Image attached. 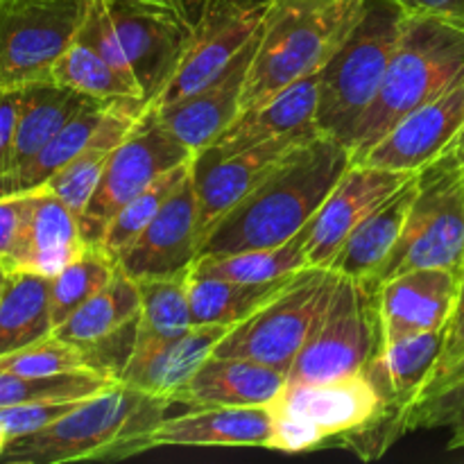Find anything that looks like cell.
Masks as SVG:
<instances>
[{"instance_id": "obj_1", "label": "cell", "mask_w": 464, "mask_h": 464, "mask_svg": "<svg viewBox=\"0 0 464 464\" xmlns=\"http://www.w3.org/2000/svg\"><path fill=\"white\" fill-rule=\"evenodd\" d=\"M349 166V145L313 131L213 227L199 256H229L290 240L320 211Z\"/></svg>"}, {"instance_id": "obj_2", "label": "cell", "mask_w": 464, "mask_h": 464, "mask_svg": "<svg viewBox=\"0 0 464 464\" xmlns=\"http://www.w3.org/2000/svg\"><path fill=\"white\" fill-rule=\"evenodd\" d=\"M168 399L116 383L84 399L68 415L36 433L12 440L0 456L7 464L116 462L150 451L152 430L166 420Z\"/></svg>"}, {"instance_id": "obj_3", "label": "cell", "mask_w": 464, "mask_h": 464, "mask_svg": "<svg viewBox=\"0 0 464 464\" xmlns=\"http://www.w3.org/2000/svg\"><path fill=\"white\" fill-rule=\"evenodd\" d=\"M362 7L365 0L272 3L249 63L240 113L320 72L353 30Z\"/></svg>"}, {"instance_id": "obj_4", "label": "cell", "mask_w": 464, "mask_h": 464, "mask_svg": "<svg viewBox=\"0 0 464 464\" xmlns=\"http://www.w3.org/2000/svg\"><path fill=\"white\" fill-rule=\"evenodd\" d=\"M462 77L464 27L442 18L408 14L379 95L349 139L352 163L408 113L438 98Z\"/></svg>"}, {"instance_id": "obj_5", "label": "cell", "mask_w": 464, "mask_h": 464, "mask_svg": "<svg viewBox=\"0 0 464 464\" xmlns=\"http://www.w3.org/2000/svg\"><path fill=\"white\" fill-rule=\"evenodd\" d=\"M408 14L394 0H365L361 18L320 71L315 127L349 145L379 95Z\"/></svg>"}, {"instance_id": "obj_6", "label": "cell", "mask_w": 464, "mask_h": 464, "mask_svg": "<svg viewBox=\"0 0 464 464\" xmlns=\"http://www.w3.org/2000/svg\"><path fill=\"white\" fill-rule=\"evenodd\" d=\"M267 408L272 433L266 449L281 453L313 451L331 440L347 447L388 417V403L365 372L320 383H285Z\"/></svg>"}, {"instance_id": "obj_7", "label": "cell", "mask_w": 464, "mask_h": 464, "mask_svg": "<svg viewBox=\"0 0 464 464\" xmlns=\"http://www.w3.org/2000/svg\"><path fill=\"white\" fill-rule=\"evenodd\" d=\"M383 347L379 284L338 276L334 293L288 372V383L361 374Z\"/></svg>"}, {"instance_id": "obj_8", "label": "cell", "mask_w": 464, "mask_h": 464, "mask_svg": "<svg viewBox=\"0 0 464 464\" xmlns=\"http://www.w3.org/2000/svg\"><path fill=\"white\" fill-rule=\"evenodd\" d=\"M338 272L306 267L290 279L266 306L231 326L216 347L218 356L266 362L288 376L338 284Z\"/></svg>"}, {"instance_id": "obj_9", "label": "cell", "mask_w": 464, "mask_h": 464, "mask_svg": "<svg viewBox=\"0 0 464 464\" xmlns=\"http://www.w3.org/2000/svg\"><path fill=\"white\" fill-rule=\"evenodd\" d=\"M89 7L91 0H0V89L53 82Z\"/></svg>"}, {"instance_id": "obj_10", "label": "cell", "mask_w": 464, "mask_h": 464, "mask_svg": "<svg viewBox=\"0 0 464 464\" xmlns=\"http://www.w3.org/2000/svg\"><path fill=\"white\" fill-rule=\"evenodd\" d=\"M193 157L195 154L163 125L157 109L148 104L130 134L113 148L98 190L80 216L84 243L100 245L109 222L131 198L163 172L193 161Z\"/></svg>"}, {"instance_id": "obj_11", "label": "cell", "mask_w": 464, "mask_h": 464, "mask_svg": "<svg viewBox=\"0 0 464 464\" xmlns=\"http://www.w3.org/2000/svg\"><path fill=\"white\" fill-rule=\"evenodd\" d=\"M420 190L392 256L379 275V284L417 270L442 267L464 270V170L417 172Z\"/></svg>"}, {"instance_id": "obj_12", "label": "cell", "mask_w": 464, "mask_h": 464, "mask_svg": "<svg viewBox=\"0 0 464 464\" xmlns=\"http://www.w3.org/2000/svg\"><path fill=\"white\" fill-rule=\"evenodd\" d=\"M272 0H199L188 48L152 104H170L216 80L258 34Z\"/></svg>"}, {"instance_id": "obj_13", "label": "cell", "mask_w": 464, "mask_h": 464, "mask_svg": "<svg viewBox=\"0 0 464 464\" xmlns=\"http://www.w3.org/2000/svg\"><path fill=\"white\" fill-rule=\"evenodd\" d=\"M113 32L148 104H152L188 48L193 18L168 7L104 0Z\"/></svg>"}, {"instance_id": "obj_14", "label": "cell", "mask_w": 464, "mask_h": 464, "mask_svg": "<svg viewBox=\"0 0 464 464\" xmlns=\"http://www.w3.org/2000/svg\"><path fill=\"white\" fill-rule=\"evenodd\" d=\"M145 109H148V102L140 98L111 100V102L89 100L86 107L30 161L7 175H0V198H12V195L41 188L50 177L57 175L68 161L80 157L91 145L121 143Z\"/></svg>"}, {"instance_id": "obj_15", "label": "cell", "mask_w": 464, "mask_h": 464, "mask_svg": "<svg viewBox=\"0 0 464 464\" xmlns=\"http://www.w3.org/2000/svg\"><path fill=\"white\" fill-rule=\"evenodd\" d=\"M412 175L417 172L352 163L308 225V266L331 270L349 234L385 199L392 198Z\"/></svg>"}, {"instance_id": "obj_16", "label": "cell", "mask_w": 464, "mask_h": 464, "mask_svg": "<svg viewBox=\"0 0 464 464\" xmlns=\"http://www.w3.org/2000/svg\"><path fill=\"white\" fill-rule=\"evenodd\" d=\"M199 247L198 193L190 172L154 220L118 254L116 263L134 281L159 279L190 270Z\"/></svg>"}, {"instance_id": "obj_17", "label": "cell", "mask_w": 464, "mask_h": 464, "mask_svg": "<svg viewBox=\"0 0 464 464\" xmlns=\"http://www.w3.org/2000/svg\"><path fill=\"white\" fill-rule=\"evenodd\" d=\"M317 131V127L295 131L281 139L266 140L254 148L243 150L229 157H211V154H195L193 159V184L198 193L199 211V240L204 243L213 227L231 211L238 202H243L267 175L272 168L297 148L302 140Z\"/></svg>"}, {"instance_id": "obj_18", "label": "cell", "mask_w": 464, "mask_h": 464, "mask_svg": "<svg viewBox=\"0 0 464 464\" xmlns=\"http://www.w3.org/2000/svg\"><path fill=\"white\" fill-rule=\"evenodd\" d=\"M462 127L464 77L438 98L408 113L353 163L399 172H420L440 157V152L460 134Z\"/></svg>"}, {"instance_id": "obj_19", "label": "cell", "mask_w": 464, "mask_h": 464, "mask_svg": "<svg viewBox=\"0 0 464 464\" xmlns=\"http://www.w3.org/2000/svg\"><path fill=\"white\" fill-rule=\"evenodd\" d=\"M460 290V275L442 267H417L379 284L381 338H399L449 326Z\"/></svg>"}, {"instance_id": "obj_20", "label": "cell", "mask_w": 464, "mask_h": 464, "mask_svg": "<svg viewBox=\"0 0 464 464\" xmlns=\"http://www.w3.org/2000/svg\"><path fill=\"white\" fill-rule=\"evenodd\" d=\"M261 30L236 54L234 62L216 80L208 82L207 86L177 100V102L150 104V107L157 109L163 125L193 154L207 150L238 118L249 63H252L254 53H256Z\"/></svg>"}, {"instance_id": "obj_21", "label": "cell", "mask_w": 464, "mask_h": 464, "mask_svg": "<svg viewBox=\"0 0 464 464\" xmlns=\"http://www.w3.org/2000/svg\"><path fill=\"white\" fill-rule=\"evenodd\" d=\"M444 343H447V329L406 335V338L385 343L381 347V352L370 362L365 374L374 381L379 392L383 394L385 403H388V417L376 429L353 438L347 444V449L361 451V447L372 435L383 430L397 417H401L408 408L415 406L417 399L421 397L426 385L430 383V379L438 372L444 353Z\"/></svg>"}, {"instance_id": "obj_22", "label": "cell", "mask_w": 464, "mask_h": 464, "mask_svg": "<svg viewBox=\"0 0 464 464\" xmlns=\"http://www.w3.org/2000/svg\"><path fill=\"white\" fill-rule=\"evenodd\" d=\"M227 331L220 324H193L175 338L136 340L121 383L172 403L175 394L216 353Z\"/></svg>"}, {"instance_id": "obj_23", "label": "cell", "mask_w": 464, "mask_h": 464, "mask_svg": "<svg viewBox=\"0 0 464 464\" xmlns=\"http://www.w3.org/2000/svg\"><path fill=\"white\" fill-rule=\"evenodd\" d=\"M25 195V222L12 266L5 272H34L53 279L86 249L80 218L59 198L39 188Z\"/></svg>"}, {"instance_id": "obj_24", "label": "cell", "mask_w": 464, "mask_h": 464, "mask_svg": "<svg viewBox=\"0 0 464 464\" xmlns=\"http://www.w3.org/2000/svg\"><path fill=\"white\" fill-rule=\"evenodd\" d=\"M272 433L267 406H207L179 417H166L148 440L161 447H261Z\"/></svg>"}, {"instance_id": "obj_25", "label": "cell", "mask_w": 464, "mask_h": 464, "mask_svg": "<svg viewBox=\"0 0 464 464\" xmlns=\"http://www.w3.org/2000/svg\"><path fill=\"white\" fill-rule=\"evenodd\" d=\"M285 383V372L266 362L213 353L175 394L172 403L190 408L267 406L279 397Z\"/></svg>"}, {"instance_id": "obj_26", "label": "cell", "mask_w": 464, "mask_h": 464, "mask_svg": "<svg viewBox=\"0 0 464 464\" xmlns=\"http://www.w3.org/2000/svg\"><path fill=\"white\" fill-rule=\"evenodd\" d=\"M320 72L295 82L266 102L240 113L207 150L211 157H229L266 140L281 139L315 125Z\"/></svg>"}, {"instance_id": "obj_27", "label": "cell", "mask_w": 464, "mask_h": 464, "mask_svg": "<svg viewBox=\"0 0 464 464\" xmlns=\"http://www.w3.org/2000/svg\"><path fill=\"white\" fill-rule=\"evenodd\" d=\"M417 190H420V179L412 175L392 198L385 199L349 234L331 270L361 281L379 279L381 270L401 238Z\"/></svg>"}, {"instance_id": "obj_28", "label": "cell", "mask_w": 464, "mask_h": 464, "mask_svg": "<svg viewBox=\"0 0 464 464\" xmlns=\"http://www.w3.org/2000/svg\"><path fill=\"white\" fill-rule=\"evenodd\" d=\"M53 334L50 279L34 272H5L0 285V356Z\"/></svg>"}, {"instance_id": "obj_29", "label": "cell", "mask_w": 464, "mask_h": 464, "mask_svg": "<svg viewBox=\"0 0 464 464\" xmlns=\"http://www.w3.org/2000/svg\"><path fill=\"white\" fill-rule=\"evenodd\" d=\"M89 100L91 98H84L71 89H63L54 82H44V84H32L23 89L16 139H14L7 172L16 170L23 163L30 161L45 143H50L86 107Z\"/></svg>"}, {"instance_id": "obj_30", "label": "cell", "mask_w": 464, "mask_h": 464, "mask_svg": "<svg viewBox=\"0 0 464 464\" xmlns=\"http://www.w3.org/2000/svg\"><path fill=\"white\" fill-rule=\"evenodd\" d=\"M295 276V275H293ZM293 276L267 281V284H243L190 270V311L195 324H220L231 329L247 320L252 313L266 306Z\"/></svg>"}, {"instance_id": "obj_31", "label": "cell", "mask_w": 464, "mask_h": 464, "mask_svg": "<svg viewBox=\"0 0 464 464\" xmlns=\"http://www.w3.org/2000/svg\"><path fill=\"white\" fill-rule=\"evenodd\" d=\"M139 313V284L118 267L116 276L93 297L86 299L66 322H62L53 335L82 347V344H91L116 334L127 322L136 320Z\"/></svg>"}, {"instance_id": "obj_32", "label": "cell", "mask_w": 464, "mask_h": 464, "mask_svg": "<svg viewBox=\"0 0 464 464\" xmlns=\"http://www.w3.org/2000/svg\"><path fill=\"white\" fill-rule=\"evenodd\" d=\"M308 225L297 236L276 247L252 249V252L229 254V256H199L193 270L202 272V275L222 276V279L243 281V284H267V281L299 275L302 270L311 267L306 256Z\"/></svg>"}, {"instance_id": "obj_33", "label": "cell", "mask_w": 464, "mask_h": 464, "mask_svg": "<svg viewBox=\"0 0 464 464\" xmlns=\"http://www.w3.org/2000/svg\"><path fill=\"white\" fill-rule=\"evenodd\" d=\"M190 270L172 276H159V279L136 281L140 293L136 340L175 338L195 324L188 295Z\"/></svg>"}, {"instance_id": "obj_34", "label": "cell", "mask_w": 464, "mask_h": 464, "mask_svg": "<svg viewBox=\"0 0 464 464\" xmlns=\"http://www.w3.org/2000/svg\"><path fill=\"white\" fill-rule=\"evenodd\" d=\"M53 82L63 89L84 95V98L104 100V102L127 98L145 100L98 50L91 48L82 39L72 41L66 53L54 63Z\"/></svg>"}, {"instance_id": "obj_35", "label": "cell", "mask_w": 464, "mask_h": 464, "mask_svg": "<svg viewBox=\"0 0 464 464\" xmlns=\"http://www.w3.org/2000/svg\"><path fill=\"white\" fill-rule=\"evenodd\" d=\"M118 263L98 245H86L84 252L50 279V313L54 329L66 322L86 299L102 290L116 276Z\"/></svg>"}, {"instance_id": "obj_36", "label": "cell", "mask_w": 464, "mask_h": 464, "mask_svg": "<svg viewBox=\"0 0 464 464\" xmlns=\"http://www.w3.org/2000/svg\"><path fill=\"white\" fill-rule=\"evenodd\" d=\"M195 159V157H193ZM193 172V161L181 163V166L172 168V170L163 172L161 177L152 181L145 190H140L136 198H131L121 211L116 213L111 222H109L107 231H104L102 240L98 247H102L109 256L118 258V254L154 220L163 204L170 199V195L184 184L186 177Z\"/></svg>"}, {"instance_id": "obj_37", "label": "cell", "mask_w": 464, "mask_h": 464, "mask_svg": "<svg viewBox=\"0 0 464 464\" xmlns=\"http://www.w3.org/2000/svg\"><path fill=\"white\" fill-rule=\"evenodd\" d=\"M116 383L118 381L95 372L59 376H21L0 372V408L45 401V399H89Z\"/></svg>"}, {"instance_id": "obj_38", "label": "cell", "mask_w": 464, "mask_h": 464, "mask_svg": "<svg viewBox=\"0 0 464 464\" xmlns=\"http://www.w3.org/2000/svg\"><path fill=\"white\" fill-rule=\"evenodd\" d=\"M118 143H95L89 150L75 157L72 161H68L57 175L50 177L41 188L53 193L54 198L62 199L77 218L84 213V208L89 207L91 198L98 190L100 179H102V172L107 168L109 157H111L113 148ZM39 190V188H36Z\"/></svg>"}, {"instance_id": "obj_39", "label": "cell", "mask_w": 464, "mask_h": 464, "mask_svg": "<svg viewBox=\"0 0 464 464\" xmlns=\"http://www.w3.org/2000/svg\"><path fill=\"white\" fill-rule=\"evenodd\" d=\"M0 372H12L21 376H59L93 372L86 361L84 349L66 340L50 335L18 352L0 356ZM98 374V372H95Z\"/></svg>"}, {"instance_id": "obj_40", "label": "cell", "mask_w": 464, "mask_h": 464, "mask_svg": "<svg viewBox=\"0 0 464 464\" xmlns=\"http://www.w3.org/2000/svg\"><path fill=\"white\" fill-rule=\"evenodd\" d=\"M84 399H45V401H30L21 406L0 408V426L9 435V442L23 435L36 433L45 429L59 417L68 415L72 408L80 406Z\"/></svg>"}, {"instance_id": "obj_41", "label": "cell", "mask_w": 464, "mask_h": 464, "mask_svg": "<svg viewBox=\"0 0 464 464\" xmlns=\"http://www.w3.org/2000/svg\"><path fill=\"white\" fill-rule=\"evenodd\" d=\"M25 222V195L0 198V267L7 270L16 256Z\"/></svg>"}, {"instance_id": "obj_42", "label": "cell", "mask_w": 464, "mask_h": 464, "mask_svg": "<svg viewBox=\"0 0 464 464\" xmlns=\"http://www.w3.org/2000/svg\"><path fill=\"white\" fill-rule=\"evenodd\" d=\"M21 98L23 89H0V175L9 170L18 113H21Z\"/></svg>"}, {"instance_id": "obj_43", "label": "cell", "mask_w": 464, "mask_h": 464, "mask_svg": "<svg viewBox=\"0 0 464 464\" xmlns=\"http://www.w3.org/2000/svg\"><path fill=\"white\" fill-rule=\"evenodd\" d=\"M462 356H464V270L460 276V290H458L456 308H453V315H451V320H449V326H447V343H444L442 361H440L435 376H440V374H444L447 370H451V367L456 365Z\"/></svg>"}, {"instance_id": "obj_44", "label": "cell", "mask_w": 464, "mask_h": 464, "mask_svg": "<svg viewBox=\"0 0 464 464\" xmlns=\"http://www.w3.org/2000/svg\"><path fill=\"white\" fill-rule=\"evenodd\" d=\"M412 16H433L464 27V0H394Z\"/></svg>"}, {"instance_id": "obj_45", "label": "cell", "mask_w": 464, "mask_h": 464, "mask_svg": "<svg viewBox=\"0 0 464 464\" xmlns=\"http://www.w3.org/2000/svg\"><path fill=\"white\" fill-rule=\"evenodd\" d=\"M451 170H464V127L460 134L447 145V148L440 152V157L435 161H430L429 166L421 168L420 172H429V175H438V172H451Z\"/></svg>"}, {"instance_id": "obj_46", "label": "cell", "mask_w": 464, "mask_h": 464, "mask_svg": "<svg viewBox=\"0 0 464 464\" xmlns=\"http://www.w3.org/2000/svg\"><path fill=\"white\" fill-rule=\"evenodd\" d=\"M435 429L451 430V438L447 444L449 451H464V399L440 415V420L435 421Z\"/></svg>"}, {"instance_id": "obj_47", "label": "cell", "mask_w": 464, "mask_h": 464, "mask_svg": "<svg viewBox=\"0 0 464 464\" xmlns=\"http://www.w3.org/2000/svg\"><path fill=\"white\" fill-rule=\"evenodd\" d=\"M131 3L154 5V7H168V9H175V12L184 14V16L193 18V21H195V14H193V0H131Z\"/></svg>"}, {"instance_id": "obj_48", "label": "cell", "mask_w": 464, "mask_h": 464, "mask_svg": "<svg viewBox=\"0 0 464 464\" xmlns=\"http://www.w3.org/2000/svg\"><path fill=\"white\" fill-rule=\"evenodd\" d=\"M7 444H9V435L5 433V429L0 426V456H3V451L7 449Z\"/></svg>"}, {"instance_id": "obj_49", "label": "cell", "mask_w": 464, "mask_h": 464, "mask_svg": "<svg viewBox=\"0 0 464 464\" xmlns=\"http://www.w3.org/2000/svg\"><path fill=\"white\" fill-rule=\"evenodd\" d=\"M3 281H5V270L0 267V285H3Z\"/></svg>"}, {"instance_id": "obj_50", "label": "cell", "mask_w": 464, "mask_h": 464, "mask_svg": "<svg viewBox=\"0 0 464 464\" xmlns=\"http://www.w3.org/2000/svg\"><path fill=\"white\" fill-rule=\"evenodd\" d=\"M272 3H297V0H272Z\"/></svg>"}, {"instance_id": "obj_51", "label": "cell", "mask_w": 464, "mask_h": 464, "mask_svg": "<svg viewBox=\"0 0 464 464\" xmlns=\"http://www.w3.org/2000/svg\"><path fill=\"white\" fill-rule=\"evenodd\" d=\"M456 365H464V356L460 358V361H458V362H456ZM456 365H453V367H456Z\"/></svg>"}]
</instances>
